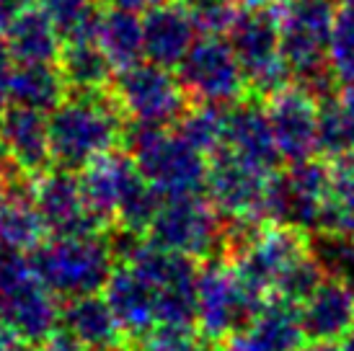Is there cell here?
<instances>
[{
    "instance_id": "cell-1",
    "label": "cell",
    "mask_w": 354,
    "mask_h": 351,
    "mask_svg": "<svg viewBox=\"0 0 354 351\" xmlns=\"http://www.w3.org/2000/svg\"><path fill=\"white\" fill-rule=\"evenodd\" d=\"M50 147L55 168L83 173L99 158L122 150L127 114L109 91H68L52 114Z\"/></svg>"
},
{
    "instance_id": "cell-2",
    "label": "cell",
    "mask_w": 354,
    "mask_h": 351,
    "mask_svg": "<svg viewBox=\"0 0 354 351\" xmlns=\"http://www.w3.org/2000/svg\"><path fill=\"white\" fill-rule=\"evenodd\" d=\"M122 150L163 199L205 191L209 158L184 142L174 129L127 119Z\"/></svg>"
},
{
    "instance_id": "cell-3",
    "label": "cell",
    "mask_w": 354,
    "mask_h": 351,
    "mask_svg": "<svg viewBox=\"0 0 354 351\" xmlns=\"http://www.w3.org/2000/svg\"><path fill=\"white\" fill-rule=\"evenodd\" d=\"M29 258L59 300L99 294L117 269L106 233L47 238Z\"/></svg>"
},
{
    "instance_id": "cell-4",
    "label": "cell",
    "mask_w": 354,
    "mask_h": 351,
    "mask_svg": "<svg viewBox=\"0 0 354 351\" xmlns=\"http://www.w3.org/2000/svg\"><path fill=\"white\" fill-rule=\"evenodd\" d=\"M269 297L256 292L225 258H209L199 266L197 279V331L209 346L246 331Z\"/></svg>"
},
{
    "instance_id": "cell-5",
    "label": "cell",
    "mask_w": 354,
    "mask_h": 351,
    "mask_svg": "<svg viewBox=\"0 0 354 351\" xmlns=\"http://www.w3.org/2000/svg\"><path fill=\"white\" fill-rule=\"evenodd\" d=\"M59 297L44 284L29 254L0 251V315L34 349L59 328Z\"/></svg>"
},
{
    "instance_id": "cell-6",
    "label": "cell",
    "mask_w": 354,
    "mask_h": 351,
    "mask_svg": "<svg viewBox=\"0 0 354 351\" xmlns=\"http://www.w3.org/2000/svg\"><path fill=\"white\" fill-rule=\"evenodd\" d=\"M225 37L243 68L248 96L266 101L292 83V70L282 55L277 8L266 6L238 10Z\"/></svg>"
},
{
    "instance_id": "cell-7",
    "label": "cell",
    "mask_w": 354,
    "mask_h": 351,
    "mask_svg": "<svg viewBox=\"0 0 354 351\" xmlns=\"http://www.w3.org/2000/svg\"><path fill=\"white\" fill-rule=\"evenodd\" d=\"M225 220L202 194L163 199L148 230L150 243L205 263L223 256Z\"/></svg>"
},
{
    "instance_id": "cell-8",
    "label": "cell",
    "mask_w": 354,
    "mask_h": 351,
    "mask_svg": "<svg viewBox=\"0 0 354 351\" xmlns=\"http://www.w3.org/2000/svg\"><path fill=\"white\" fill-rule=\"evenodd\" d=\"M331 189V160L328 158H308L300 163L274 171L269 178L264 220L274 225L297 227L305 233H315L321 225V212Z\"/></svg>"
},
{
    "instance_id": "cell-9",
    "label": "cell",
    "mask_w": 354,
    "mask_h": 351,
    "mask_svg": "<svg viewBox=\"0 0 354 351\" xmlns=\"http://www.w3.org/2000/svg\"><path fill=\"white\" fill-rule=\"evenodd\" d=\"M192 104L233 106L248 96L246 75L225 34H202L174 70Z\"/></svg>"
},
{
    "instance_id": "cell-10",
    "label": "cell",
    "mask_w": 354,
    "mask_h": 351,
    "mask_svg": "<svg viewBox=\"0 0 354 351\" xmlns=\"http://www.w3.org/2000/svg\"><path fill=\"white\" fill-rule=\"evenodd\" d=\"M111 93L127 119L148 122L156 127L174 129L181 117L194 106L174 70L158 68L148 59L124 70H117Z\"/></svg>"
},
{
    "instance_id": "cell-11",
    "label": "cell",
    "mask_w": 354,
    "mask_h": 351,
    "mask_svg": "<svg viewBox=\"0 0 354 351\" xmlns=\"http://www.w3.org/2000/svg\"><path fill=\"white\" fill-rule=\"evenodd\" d=\"M124 263L135 266L156 287L160 325H197L199 261L160 248L145 238Z\"/></svg>"
},
{
    "instance_id": "cell-12",
    "label": "cell",
    "mask_w": 354,
    "mask_h": 351,
    "mask_svg": "<svg viewBox=\"0 0 354 351\" xmlns=\"http://www.w3.org/2000/svg\"><path fill=\"white\" fill-rule=\"evenodd\" d=\"M339 6L334 0H279V37L282 55L300 80L328 65V44L334 34Z\"/></svg>"
},
{
    "instance_id": "cell-13",
    "label": "cell",
    "mask_w": 354,
    "mask_h": 351,
    "mask_svg": "<svg viewBox=\"0 0 354 351\" xmlns=\"http://www.w3.org/2000/svg\"><path fill=\"white\" fill-rule=\"evenodd\" d=\"M269 178L261 168L246 163L243 158L233 155L230 150H217L209 158V173H207V199L212 202L225 220H264L266 191Z\"/></svg>"
},
{
    "instance_id": "cell-14",
    "label": "cell",
    "mask_w": 354,
    "mask_h": 351,
    "mask_svg": "<svg viewBox=\"0 0 354 351\" xmlns=\"http://www.w3.org/2000/svg\"><path fill=\"white\" fill-rule=\"evenodd\" d=\"M0 168L8 181L21 176L37 181L55 168L47 114L24 106L0 108Z\"/></svg>"
},
{
    "instance_id": "cell-15",
    "label": "cell",
    "mask_w": 354,
    "mask_h": 351,
    "mask_svg": "<svg viewBox=\"0 0 354 351\" xmlns=\"http://www.w3.org/2000/svg\"><path fill=\"white\" fill-rule=\"evenodd\" d=\"M308 254H310V233L287 225L266 222L254 238V243L241 254V258L233 261V266L256 292L272 297L277 284L285 279V274Z\"/></svg>"
},
{
    "instance_id": "cell-16",
    "label": "cell",
    "mask_w": 354,
    "mask_h": 351,
    "mask_svg": "<svg viewBox=\"0 0 354 351\" xmlns=\"http://www.w3.org/2000/svg\"><path fill=\"white\" fill-rule=\"evenodd\" d=\"M34 205L50 230V238L99 235L109 230L86 202L80 176L62 168H52L34 181Z\"/></svg>"
},
{
    "instance_id": "cell-17",
    "label": "cell",
    "mask_w": 354,
    "mask_h": 351,
    "mask_svg": "<svg viewBox=\"0 0 354 351\" xmlns=\"http://www.w3.org/2000/svg\"><path fill=\"white\" fill-rule=\"evenodd\" d=\"M266 114L282 163L292 166L318 155V101L308 91L290 83L266 98Z\"/></svg>"
},
{
    "instance_id": "cell-18",
    "label": "cell",
    "mask_w": 354,
    "mask_h": 351,
    "mask_svg": "<svg viewBox=\"0 0 354 351\" xmlns=\"http://www.w3.org/2000/svg\"><path fill=\"white\" fill-rule=\"evenodd\" d=\"M104 297L117 315L119 325L124 331V339L135 349L160 325L156 287L135 266L117 263L111 279L104 287Z\"/></svg>"
},
{
    "instance_id": "cell-19",
    "label": "cell",
    "mask_w": 354,
    "mask_h": 351,
    "mask_svg": "<svg viewBox=\"0 0 354 351\" xmlns=\"http://www.w3.org/2000/svg\"><path fill=\"white\" fill-rule=\"evenodd\" d=\"M225 150L243 158L246 163L266 173L279 171L282 155L277 147L272 122L266 114V101L246 96L225 111Z\"/></svg>"
},
{
    "instance_id": "cell-20",
    "label": "cell",
    "mask_w": 354,
    "mask_h": 351,
    "mask_svg": "<svg viewBox=\"0 0 354 351\" xmlns=\"http://www.w3.org/2000/svg\"><path fill=\"white\" fill-rule=\"evenodd\" d=\"M197 26L178 0L153 3L142 13L145 59L158 68L176 70L197 41Z\"/></svg>"
},
{
    "instance_id": "cell-21",
    "label": "cell",
    "mask_w": 354,
    "mask_h": 351,
    "mask_svg": "<svg viewBox=\"0 0 354 351\" xmlns=\"http://www.w3.org/2000/svg\"><path fill=\"white\" fill-rule=\"evenodd\" d=\"M50 230L34 205V178L8 181V196L0 202V251L34 254Z\"/></svg>"
},
{
    "instance_id": "cell-22",
    "label": "cell",
    "mask_w": 354,
    "mask_h": 351,
    "mask_svg": "<svg viewBox=\"0 0 354 351\" xmlns=\"http://www.w3.org/2000/svg\"><path fill=\"white\" fill-rule=\"evenodd\" d=\"M300 310L308 341H344L354 333V287L326 279Z\"/></svg>"
},
{
    "instance_id": "cell-23",
    "label": "cell",
    "mask_w": 354,
    "mask_h": 351,
    "mask_svg": "<svg viewBox=\"0 0 354 351\" xmlns=\"http://www.w3.org/2000/svg\"><path fill=\"white\" fill-rule=\"evenodd\" d=\"M135 173H138V166L124 150H114V153L99 158L83 173H78L86 202L106 227H114L117 222V207L122 191Z\"/></svg>"
},
{
    "instance_id": "cell-24",
    "label": "cell",
    "mask_w": 354,
    "mask_h": 351,
    "mask_svg": "<svg viewBox=\"0 0 354 351\" xmlns=\"http://www.w3.org/2000/svg\"><path fill=\"white\" fill-rule=\"evenodd\" d=\"M59 325L68 333H73L88 351L127 341L117 315H114L104 294H86V297L62 300Z\"/></svg>"
},
{
    "instance_id": "cell-25",
    "label": "cell",
    "mask_w": 354,
    "mask_h": 351,
    "mask_svg": "<svg viewBox=\"0 0 354 351\" xmlns=\"http://www.w3.org/2000/svg\"><path fill=\"white\" fill-rule=\"evenodd\" d=\"M10 52L19 65L26 62H57L59 52L65 47V39L55 21L39 3H34L29 8L16 13V19L10 23L6 34Z\"/></svg>"
},
{
    "instance_id": "cell-26",
    "label": "cell",
    "mask_w": 354,
    "mask_h": 351,
    "mask_svg": "<svg viewBox=\"0 0 354 351\" xmlns=\"http://www.w3.org/2000/svg\"><path fill=\"white\" fill-rule=\"evenodd\" d=\"M68 96V83L57 62H26L16 68L8 106L34 108L52 114Z\"/></svg>"
},
{
    "instance_id": "cell-27",
    "label": "cell",
    "mask_w": 354,
    "mask_h": 351,
    "mask_svg": "<svg viewBox=\"0 0 354 351\" xmlns=\"http://www.w3.org/2000/svg\"><path fill=\"white\" fill-rule=\"evenodd\" d=\"M57 65L68 83V91H109L117 75V68L99 39L65 41Z\"/></svg>"
},
{
    "instance_id": "cell-28",
    "label": "cell",
    "mask_w": 354,
    "mask_h": 351,
    "mask_svg": "<svg viewBox=\"0 0 354 351\" xmlns=\"http://www.w3.org/2000/svg\"><path fill=\"white\" fill-rule=\"evenodd\" d=\"M99 44L117 70L132 68L145 59L142 16L138 10L106 8L99 26Z\"/></svg>"
},
{
    "instance_id": "cell-29",
    "label": "cell",
    "mask_w": 354,
    "mask_h": 351,
    "mask_svg": "<svg viewBox=\"0 0 354 351\" xmlns=\"http://www.w3.org/2000/svg\"><path fill=\"white\" fill-rule=\"evenodd\" d=\"M354 153V86L318 104V155L339 158Z\"/></svg>"
},
{
    "instance_id": "cell-30",
    "label": "cell",
    "mask_w": 354,
    "mask_h": 351,
    "mask_svg": "<svg viewBox=\"0 0 354 351\" xmlns=\"http://www.w3.org/2000/svg\"><path fill=\"white\" fill-rule=\"evenodd\" d=\"M248 328L274 351H300L308 339L300 305L282 297H269Z\"/></svg>"
},
{
    "instance_id": "cell-31",
    "label": "cell",
    "mask_w": 354,
    "mask_h": 351,
    "mask_svg": "<svg viewBox=\"0 0 354 351\" xmlns=\"http://www.w3.org/2000/svg\"><path fill=\"white\" fill-rule=\"evenodd\" d=\"M318 230L354 238V153L331 158V189Z\"/></svg>"
},
{
    "instance_id": "cell-32",
    "label": "cell",
    "mask_w": 354,
    "mask_h": 351,
    "mask_svg": "<svg viewBox=\"0 0 354 351\" xmlns=\"http://www.w3.org/2000/svg\"><path fill=\"white\" fill-rule=\"evenodd\" d=\"M225 111L227 106L194 104L174 127V132L202 155L212 158L217 150L225 147Z\"/></svg>"
},
{
    "instance_id": "cell-33",
    "label": "cell",
    "mask_w": 354,
    "mask_h": 351,
    "mask_svg": "<svg viewBox=\"0 0 354 351\" xmlns=\"http://www.w3.org/2000/svg\"><path fill=\"white\" fill-rule=\"evenodd\" d=\"M310 254L321 263L326 279L354 287V238L334 233H310Z\"/></svg>"
},
{
    "instance_id": "cell-34",
    "label": "cell",
    "mask_w": 354,
    "mask_h": 351,
    "mask_svg": "<svg viewBox=\"0 0 354 351\" xmlns=\"http://www.w3.org/2000/svg\"><path fill=\"white\" fill-rule=\"evenodd\" d=\"M328 65L342 88L354 86V10L339 8L328 44Z\"/></svg>"
},
{
    "instance_id": "cell-35",
    "label": "cell",
    "mask_w": 354,
    "mask_h": 351,
    "mask_svg": "<svg viewBox=\"0 0 354 351\" xmlns=\"http://www.w3.org/2000/svg\"><path fill=\"white\" fill-rule=\"evenodd\" d=\"M194 21L199 34H227L238 16V0H178Z\"/></svg>"
},
{
    "instance_id": "cell-36",
    "label": "cell",
    "mask_w": 354,
    "mask_h": 351,
    "mask_svg": "<svg viewBox=\"0 0 354 351\" xmlns=\"http://www.w3.org/2000/svg\"><path fill=\"white\" fill-rule=\"evenodd\" d=\"M16 68L19 62L10 52L8 41L0 39V108L8 106L10 98V86H13V75H16Z\"/></svg>"
},
{
    "instance_id": "cell-37",
    "label": "cell",
    "mask_w": 354,
    "mask_h": 351,
    "mask_svg": "<svg viewBox=\"0 0 354 351\" xmlns=\"http://www.w3.org/2000/svg\"><path fill=\"white\" fill-rule=\"evenodd\" d=\"M217 351H274V349H272V346H266V343L261 341L251 328H246V331L230 336L223 346H217Z\"/></svg>"
},
{
    "instance_id": "cell-38",
    "label": "cell",
    "mask_w": 354,
    "mask_h": 351,
    "mask_svg": "<svg viewBox=\"0 0 354 351\" xmlns=\"http://www.w3.org/2000/svg\"><path fill=\"white\" fill-rule=\"evenodd\" d=\"M39 351H88V349H86V346H83L73 333H68L62 325H59L57 331L52 333L50 339L41 343Z\"/></svg>"
},
{
    "instance_id": "cell-39",
    "label": "cell",
    "mask_w": 354,
    "mask_h": 351,
    "mask_svg": "<svg viewBox=\"0 0 354 351\" xmlns=\"http://www.w3.org/2000/svg\"><path fill=\"white\" fill-rule=\"evenodd\" d=\"M0 351H34V346L13 331V325L3 315H0Z\"/></svg>"
},
{
    "instance_id": "cell-40",
    "label": "cell",
    "mask_w": 354,
    "mask_h": 351,
    "mask_svg": "<svg viewBox=\"0 0 354 351\" xmlns=\"http://www.w3.org/2000/svg\"><path fill=\"white\" fill-rule=\"evenodd\" d=\"M106 8H119V10H142L150 6V0H101Z\"/></svg>"
},
{
    "instance_id": "cell-41",
    "label": "cell",
    "mask_w": 354,
    "mask_h": 351,
    "mask_svg": "<svg viewBox=\"0 0 354 351\" xmlns=\"http://www.w3.org/2000/svg\"><path fill=\"white\" fill-rule=\"evenodd\" d=\"M13 19H16V10L0 0V39H6V34H8Z\"/></svg>"
},
{
    "instance_id": "cell-42",
    "label": "cell",
    "mask_w": 354,
    "mask_h": 351,
    "mask_svg": "<svg viewBox=\"0 0 354 351\" xmlns=\"http://www.w3.org/2000/svg\"><path fill=\"white\" fill-rule=\"evenodd\" d=\"M300 351H342V346L331 341H308Z\"/></svg>"
},
{
    "instance_id": "cell-43",
    "label": "cell",
    "mask_w": 354,
    "mask_h": 351,
    "mask_svg": "<svg viewBox=\"0 0 354 351\" xmlns=\"http://www.w3.org/2000/svg\"><path fill=\"white\" fill-rule=\"evenodd\" d=\"M93 351H138L129 341H122V343H111V346H104V349H93Z\"/></svg>"
},
{
    "instance_id": "cell-44",
    "label": "cell",
    "mask_w": 354,
    "mask_h": 351,
    "mask_svg": "<svg viewBox=\"0 0 354 351\" xmlns=\"http://www.w3.org/2000/svg\"><path fill=\"white\" fill-rule=\"evenodd\" d=\"M243 8H266V6H272L274 0H238Z\"/></svg>"
},
{
    "instance_id": "cell-45",
    "label": "cell",
    "mask_w": 354,
    "mask_h": 351,
    "mask_svg": "<svg viewBox=\"0 0 354 351\" xmlns=\"http://www.w3.org/2000/svg\"><path fill=\"white\" fill-rule=\"evenodd\" d=\"M8 196V176H6V171L0 168V202Z\"/></svg>"
},
{
    "instance_id": "cell-46",
    "label": "cell",
    "mask_w": 354,
    "mask_h": 351,
    "mask_svg": "<svg viewBox=\"0 0 354 351\" xmlns=\"http://www.w3.org/2000/svg\"><path fill=\"white\" fill-rule=\"evenodd\" d=\"M342 351H354V333L344 339V343H342Z\"/></svg>"
},
{
    "instance_id": "cell-47",
    "label": "cell",
    "mask_w": 354,
    "mask_h": 351,
    "mask_svg": "<svg viewBox=\"0 0 354 351\" xmlns=\"http://www.w3.org/2000/svg\"><path fill=\"white\" fill-rule=\"evenodd\" d=\"M339 8H349V10H354V0H339Z\"/></svg>"
},
{
    "instance_id": "cell-48",
    "label": "cell",
    "mask_w": 354,
    "mask_h": 351,
    "mask_svg": "<svg viewBox=\"0 0 354 351\" xmlns=\"http://www.w3.org/2000/svg\"><path fill=\"white\" fill-rule=\"evenodd\" d=\"M153 3H168V0H150V6H153Z\"/></svg>"
}]
</instances>
